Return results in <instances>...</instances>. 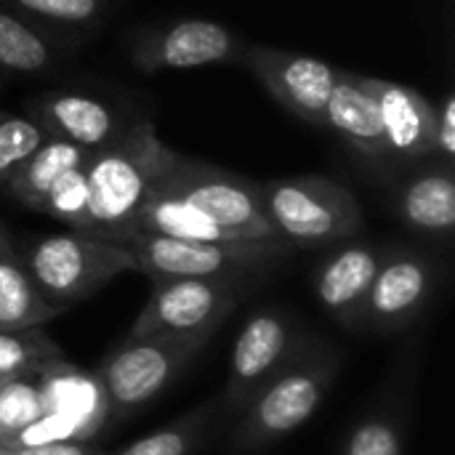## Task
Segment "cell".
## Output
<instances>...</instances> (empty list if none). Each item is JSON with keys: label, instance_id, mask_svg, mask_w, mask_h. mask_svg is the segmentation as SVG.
Here are the masks:
<instances>
[{"label": "cell", "instance_id": "6da1fadb", "mask_svg": "<svg viewBox=\"0 0 455 455\" xmlns=\"http://www.w3.org/2000/svg\"><path fill=\"white\" fill-rule=\"evenodd\" d=\"M176 155L149 120L128 123L112 141L93 149L83 163L88 179V221L83 235L128 245L136 237L141 203Z\"/></svg>", "mask_w": 455, "mask_h": 455}, {"label": "cell", "instance_id": "7a4b0ae2", "mask_svg": "<svg viewBox=\"0 0 455 455\" xmlns=\"http://www.w3.org/2000/svg\"><path fill=\"white\" fill-rule=\"evenodd\" d=\"M37 293L59 312L85 301L125 272H139L133 253L83 232H56L27 243L19 253Z\"/></svg>", "mask_w": 455, "mask_h": 455}, {"label": "cell", "instance_id": "3957f363", "mask_svg": "<svg viewBox=\"0 0 455 455\" xmlns=\"http://www.w3.org/2000/svg\"><path fill=\"white\" fill-rule=\"evenodd\" d=\"M261 197L275 232L296 248L336 245L363 229L357 197L323 173L272 179L261 187Z\"/></svg>", "mask_w": 455, "mask_h": 455}, {"label": "cell", "instance_id": "277c9868", "mask_svg": "<svg viewBox=\"0 0 455 455\" xmlns=\"http://www.w3.org/2000/svg\"><path fill=\"white\" fill-rule=\"evenodd\" d=\"M141 275L152 283L173 277H208L245 283L253 275H264L288 256L283 240L256 243H189L163 235H136L125 245Z\"/></svg>", "mask_w": 455, "mask_h": 455}, {"label": "cell", "instance_id": "5b68a950", "mask_svg": "<svg viewBox=\"0 0 455 455\" xmlns=\"http://www.w3.org/2000/svg\"><path fill=\"white\" fill-rule=\"evenodd\" d=\"M157 184L189 203L235 240H283L264 211L261 184L235 171L176 155Z\"/></svg>", "mask_w": 455, "mask_h": 455}, {"label": "cell", "instance_id": "8992f818", "mask_svg": "<svg viewBox=\"0 0 455 455\" xmlns=\"http://www.w3.org/2000/svg\"><path fill=\"white\" fill-rule=\"evenodd\" d=\"M243 283L208 277L157 280L133 333L136 339H171L203 344L237 307Z\"/></svg>", "mask_w": 455, "mask_h": 455}, {"label": "cell", "instance_id": "52a82bcc", "mask_svg": "<svg viewBox=\"0 0 455 455\" xmlns=\"http://www.w3.org/2000/svg\"><path fill=\"white\" fill-rule=\"evenodd\" d=\"M197 349L200 344L192 341L131 336L96 373L107 413L125 416L160 397Z\"/></svg>", "mask_w": 455, "mask_h": 455}, {"label": "cell", "instance_id": "ba28073f", "mask_svg": "<svg viewBox=\"0 0 455 455\" xmlns=\"http://www.w3.org/2000/svg\"><path fill=\"white\" fill-rule=\"evenodd\" d=\"M331 379L333 368L325 360L293 363L285 368L251 400L248 413L235 432V445L245 451L264 448L304 427L317 413Z\"/></svg>", "mask_w": 455, "mask_h": 455}, {"label": "cell", "instance_id": "9c48e42d", "mask_svg": "<svg viewBox=\"0 0 455 455\" xmlns=\"http://www.w3.org/2000/svg\"><path fill=\"white\" fill-rule=\"evenodd\" d=\"M237 64H243L283 109L304 123L325 128V107L339 67L261 43H248Z\"/></svg>", "mask_w": 455, "mask_h": 455}, {"label": "cell", "instance_id": "30bf717a", "mask_svg": "<svg viewBox=\"0 0 455 455\" xmlns=\"http://www.w3.org/2000/svg\"><path fill=\"white\" fill-rule=\"evenodd\" d=\"M299 341L301 333L285 312L261 309L251 315L232 347L227 403L232 408H248L272 379L301 357Z\"/></svg>", "mask_w": 455, "mask_h": 455}, {"label": "cell", "instance_id": "8fae6325", "mask_svg": "<svg viewBox=\"0 0 455 455\" xmlns=\"http://www.w3.org/2000/svg\"><path fill=\"white\" fill-rule=\"evenodd\" d=\"M245 40L213 19H176L163 27L144 29L131 43L136 69L155 75L165 69H197L213 64H237Z\"/></svg>", "mask_w": 455, "mask_h": 455}, {"label": "cell", "instance_id": "7c38bea8", "mask_svg": "<svg viewBox=\"0 0 455 455\" xmlns=\"http://www.w3.org/2000/svg\"><path fill=\"white\" fill-rule=\"evenodd\" d=\"M435 288V267L413 251H395L381 256L376 277L360 307L357 323L376 331H395L408 325L429 301Z\"/></svg>", "mask_w": 455, "mask_h": 455}, {"label": "cell", "instance_id": "4fadbf2b", "mask_svg": "<svg viewBox=\"0 0 455 455\" xmlns=\"http://www.w3.org/2000/svg\"><path fill=\"white\" fill-rule=\"evenodd\" d=\"M360 77L379 107V117L392 160L421 163L437 157L435 107L411 85L381 80V77H365V75Z\"/></svg>", "mask_w": 455, "mask_h": 455}, {"label": "cell", "instance_id": "5bb4252c", "mask_svg": "<svg viewBox=\"0 0 455 455\" xmlns=\"http://www.w3.org/2000/svg\"><path fill=\"white\" fill-rule=\"evenodd\" d=\"M29 117L53 136L83 149H99L112 141L128 123L101 99L77 91H53L32 101Z\"/></svg>", "mask_w": 455, "mask_h": 455}, {"label": "cell", "instance_id": "9a60e30c", "mask_svg": "<svg viewBox=\"0 0 455 455\" xmlns=\"http://www.w3.org/2000/svg\"><path fill=\"white\" fill-rule=\"evenodd\" d=\"M325 128L339 133L360 157L381 165L392 163L379 107L363 85V77L349 69L336 72V83L325 107Z\"/></svg>", "mask_w": 455, "mask_h": 455}, {"label": "cell", "instance_id": "2e32d148", "mask_svg": "<svg viewBox=\"0 0 455 455\" xmlns=\"http://www.w3.org/2000/svg\"><path fill=\"white\" fill-rule=\"evenodd\" d=\"M381 256L384 253L368 243H349L333 251L315 275V293L320 304L341 323L355 325Z\"/></svg>", "mask_w": 455, "mask_h": 455}, {"label": "cell", "instance_id": "e0dca14e", "mask_svg": "<svg viewBox=\"0 0 455 455\" xmlns=\"http://www.w3.org/2000/svg\"><path fill=\"white\" fill-rule=\"evenodd\" d=\"M397 216L427 237H448L455 227L453 163H435L408 176L395 195Z\"/></svg>", "mask_w": 455, "mask_h": 455}, {"label": "cell", "instance_id": "ac0fdd59", "mask_svg": "<svg viewBox=\"0 0 455 455\" xmlns=\"http://www.w3.org/2000/svg\"><path fill=\"white\" fill-rule=\"evenodd\" d=\"M37 384H40L45 413L75 419L91 435H96L104 419L109 416L96 376H88L77 368L51 360L48 365L37 371Z\"/></svg>", "mask_w": 455, "mask_h": 455}, {"label": "cell", "instance_id": "d6986e66", "mask_svg": "<svg viewBox=\"0 0 455 455\" xmlns=\"http://www.w3.org/2000/svg\"><path fill=\"white\" fill-rule=\"evenodd\" d=\"M88 155H91V149H83L72 141L48 136L0 187L16 203L40 213L43 200H45L48 189L53 187V181L64 171L83 165L88 160Z\"/></svg>", "mask_w": 455, "mask_h": 455}, {"label": "cell", "instance_id": "ffe728a7", "mask_svg": "<svg viewBox=\"0 0 455 455\" xmlns=\"http://www.w3.org/2000/svg\"><path fill=\"white\" fill-rule=\"evenodd\" d=\"M29 280L8 232L0 235V331H29L59 317Z\"/></svg>", "mask_w": 455, "mask_h": 455}, {"label": "cell", "instance_id": "44dd1931", "mask_svg": "<svg viewBox=\"0 0 455 455\" xmlns=\"http://www.w3.org/2000/svg\"><path fill=\"white\" fill-rule=\"evenodd\" d=\"M56 67V48L29 19L0 8V69L13 75H40Z\"/></svg>", "mask_w": 455, "mask_h": 455}, {"label": "cell", "instance_id": "7402d4cb", "mask_svg": "<svg viewBox=\"0 0 455 455\" xmlns=\"http://www.w3.org/2000/svg\"><path fill=\"white\" fill-rule=\"evenodd\" d=\"M45 413L37 376H16L0 381V445L11 443L24 427Z\"/></svg>", "mask_w": 455, "mask_h": 455}, {"label": "cell", "instance_id": "603a6c76", "mask_svg": "<svg viewBox=\"0 0 455 455\" xmlns=\"http://www.w3.org/2000/svg\"><path fill=\"white\" fill-rule=\"evenodd\" d=\"M51 360H59V352L37 328L0 331V381L37 373Z\"/></svg>", "mask_w": 455, "mask_h": 455}, {"label": "cell", "instance_id": "cb8c5ba5", "mask_svg": "<svg viewBox=\"0 0 455 455\" xmlns=\"http://www.w3.org/2000/svg\"><path fill=\"white\" fill-rule=\"evenodd\" d=\"M40 213L67 224L75 232H85V221H88V179H85V168H69L64 171L53 187L48 189Z\"/></svg>", "mask_w": 455, "mask_h": 455}, {"label": "cell", "instance_id": "d4e9b609", "mask_svg": "<svg viewBox=\"0 0 455 455\" xmlns=\"http://www.w3.org/2000/svg\"><path fill=\"white\" fill-rule=\"evenodd\" d=\"M8 11L29 19L32 24H67L83 27L104 16L107 0H0Z\"/></svg>", "mask_w": 455, "mask_h": 455}, {"label": "cell", "instance_id": "484cf974", "mask_svg": "<svg viewBox=\"0 0 455 455\" xmlns=\"http://www.w3.org/2000/svg\"><path fill=\"white\" fill-rule=\"evenodd\" d=\"M48 139V133L29 115L0 112V184Z\"/></svg>", "mask_w": 455, "mask_h": 455}, {"label": "cell", "instance_id": "4316f807", "mask_svg": "<svg viewBox=\"0 0 455 455\" xmlns=\"http://www.w3.org/2000/svg\"><path fill=\"white\" fill-rule=\"evenodd\" d=\"M203 421L205 413H192L189 419L163 427L141 440H136L133 445H128L125 451L117 455H189L195 448V443L203 435Z\"/></svg>", "mask_w": 455, "mask_h": 455}, {"label": "cell", "instance_id": "83f0119b", "mask_svg": "<svg viewBox=\"0 0 455 455\" xmlns=\"http://www.w3.org/2000/svg\"><path fill=\"white\" fill-rule=\"evenodd\" d=\"M344 455H403L400 432L387 419H371L352 432Z\"/></svg>", "mask_w": 455, "mask_h": 455}, {"label": "cell", "instance_id": "f1b7e54d", "mask_svg": "<svg viewBox=\"0 0 455 455\" xmlns=\"http://www.w3.org/2000/svg\"><path fill=\"white\" fill-rule=\"evenodd\" d=\"M435 149L443 163L455 160V93L448 91L435 107Z\"/></svg>", "mask_w": 455, "mask_h": 455}, {"label": "cell", "instance_id": "f546056e", "mask_svg": "<svg viewBox=\"0 0 455 455\" xmlns=\"http://www.w3.org/2000/svg\"><path fill=\"white\" fill-rule=\"evenodd\" d=\"M0 455H99L83 443H45V445H0Z\"/></svg>", "mask_w": 455, "mask_h": 455}, {"label": "cell", "instance_id": "4dcf8cb0", "mask_svg": "<svg viewBox=\"0 0 455 455\" xmlns=\"http://www.w3.org/2000/svg\"><path fill=\"white\" fill-rule=\"evenodd\" d=\"M3 232H5V227H3V224H0V235H3Z\"/></svg>", "mask_w": 455, "mask_h": 455}]
</instances>
